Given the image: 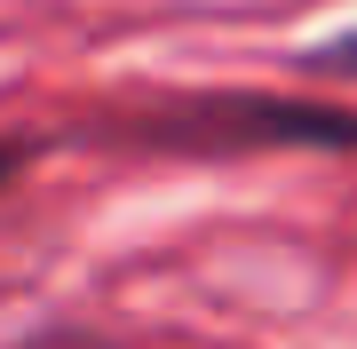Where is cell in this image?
<instances>
[{
	"instance_id": "7a4b0ae2",
	"label": "cell",
	"mask_w": 357,
	"mask_h": 349,
	"mask_svg": "<svg viewBox=\"0 0 357 349\" xmlns=\"http://www.w3.org/2000/svg\"><path fill=\"white\" fill-rule=\"evenodd\" d=\"M302 64H310V72H326V79H357V32H342V40H326V48H310Z\"/></svg>"
},
{
	"instance_id": "3957f363",
	"label": "cell",
	"mask_w": 357,
	"mask_h": 349,
	"mask_svg": "<svg viewBox=\"0 0 357 349\" xmlns=\"http://www.w3.org/2000/svg\"><path fill=\"white\" fill-rule=\"evenodd\" d=\"M24 159H32V143H24V135H0V191L24 175Z\"/></svg>"
},
{
	"instance_id": "6da1fadb",
	"label": "cell",
	"mask_w": 357,
	"mask_h": 349,
	"mask_svg": "<svg viewBox=\"0 0 357 349\" xmlns=\"http://www.w3.org/2000/svg\"><path fill=\"white\" fill-rule=\"evenodd\" d=\"M151 143H206V151H238V143H357L349 111L326 104H278V95H206V104L143 119Z\"/></svg>"
}]
</instances>
